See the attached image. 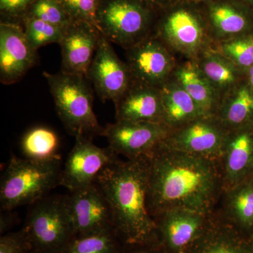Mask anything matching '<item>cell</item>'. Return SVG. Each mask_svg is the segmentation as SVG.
<instances>
[{
	"instance_id": "1",
	"label": "cell",
	"mask_w": 253,
	"mask_h": 253,
	"mask_svg": "<svg viewBox=\"0 0 253 253\" xmlns=\"http://www.w3.org/2000/svg\"><path fill=\"white\" fill-rule=\"evenodd\" d=\"M150 214L181 209L211 214L223 191L219 161L164 147L149 156Z\"/></svg>"
},
{
	"instance_id": "2",
	"label": "cell",
	"mask_w": 253,
	"mask_h": 253,
	"mask_svg": "<svg viewBox=\"0 0 253 253\" xmlns=\"http://www.w3.org/2000/svg\"><path fill=\"white\" fill-rule=\"evenodd\" d=\"M149 156L118 158L100 172L95 183L109 201L113 229L124 246L158 242L154 218L147 207Z\"/></svg>"
},
{
	"instance_id": "3",
	"label": "cell",
	"mask_w": 253,
	"mask_h": 253,
	"mask_svg": "<svg viewBox=\"0 0 253 253\" xmlns=\"http://www.w3.org/2000/svg\"><path fill=\"white\" fill-rule=\"evenodd\" d=\"M154 33L183 60L196 61L214 47L201 6L182 0L159 11Z\"/></svg>"
},
{
	"instance_id": "4",
	"label": "cell",
	"mask_w": 253,
	"mask_h": 253,
	"mask_svg": "<svg viewBox=\"0 0 253 253\" xmlns=\"http://www.w3.org/2000/svg\"><path fill=\"white\" fill-rule=\"evenodd\" d=\"M62 168L60 156L44 161L11 158L1 178V211H11L45 197L60 185Z\"/></svg>"
},
{
	"instance_id": "5",
	"label": "cell",
	"mask_w": 253,
	"mask_h": 253,
	"mask_svg": "<svg viewBox=\"0 0 253 253\" xmlns=\"http://www.w3.org/2000/svg\"><path fill=\"white\" fill-rule=\"evenodd\" d=\"M56 111L70 134L88 137L102 135L104 128L100 126L93 110L94 96L90 82L86 76L44 72Z\"/></svg>"
},
{
	"instance_id": "6",
	"label": "cell",
	"mask_w": 253,
	"mask_h": 253,
	"mask_svg": "<svg viewBox=\"0 0 253 253\" xmlns=\"http://www.w3.org/2000/svg\"><path fill=\"white\" fill-rule=\"evenodd\" d=\"M159 11L142 0H100L96 20L108 41L126 49L154 33Z\"/></svg>"
},
{
	"instance_id": "7",
	"label": "cell",
	"mask_w": 253,
	"mask_h": 253,
	"mask_svg": "<svg viewBox=\"0 0 253 253\" xmlns=\"http://www.w3.org/2000/svg\"><path fill=\"white\" fill-rule=\"evenodd\" d=\"M33 205L22 229L29 253H62L75 236L66 196H45Z\"/></svg>"
},
{
	"instance_id": "8",
	"label": "cell",
	"mask_w": 253,
	"mask_h": 253,
	"mask_svg": "<svg viewBox=\"0 0 253 253\" xmlns=\"http://www.w3.org/2000/svg\"><path fill=\"white\" fill-rule=\"evenodd\" d=\"M229 130L215 116H203L172 129L161 143L164 147L219 161Z\"/></svg>"
},
{
	"instance_id": "9",
	"label": "cell",
	"mask_w": 253,
	"mask_h": 253,
	"mask_svg": "<svg viewBox=\"0 0 253 253\" xmlns=\"http://www.w3.org/2000/svg\"><path fill=\"white\" fill-rule=\"evenodd\" d=\"M126 51L133 82L159 89L172 77L178 63L175 55L154 32Z\"/></svg>"
},
{
	"instance_id": "10",
	"label": "cell",
	"mask_w": 253,
	"mask_h": 253,
	"mask_svg": "<svg viewBox=\"0 0 253 253\" xmlns=\"http://www.w3.org/2000/svg\"><path fill=\"white\" fill-rule=\"evenodd\" d=\"M170 130L164 123L116 121L107 125L102 135L116 154L135 159L151 156Z\"/></svg>"
},
{
	"instance_id": "11",
	"label": "cell",
	"mask_w": 253,
	"mask_h": 253,
	"mask_svg": "<svg viewBox=\"0 0 253 253\" xmlns=\"http://www.w3.org/2000/svg\"><path fill=\"white\" fill-rule=\"evenodd\" d=\"M76 139V144L62 168L60 181V186L70 191L94 183L100 172L118 158L111 148L98 147L86 136H78Z\"/></svg>"
},
{
	"instance_id": "12",
	"label": "cell",
	"mask_w": 253,
	"mask_h": 253,
	"mask_svg": "<svg viewBox=\"0 0 253 253\" xmlns=\"http://www.w3.org/2000/svg\"><path fill=\"white\" fill-rule=\"evenodd\" d=\"M65 196L75 236L113 229L111 206L96 183Z\"/></svg>"
},
{
	"instance_id": "13",
	"label": "cell",
	"mask_w": 253,
	"mask_h": 253,
	"mask_svg": "<svg viewBox=\"0 0 253 253\" xmlns=\"http://www.w3.org/2000/svg\"><path fill=\"white\" fill-rule=\"evenodd\" d=\"M211 214L168 210L155 214L158 242L166 253H185L207 226Z\"/></svg>"
},
{
	"instance_id": "14",
	"label": "cell",
	"mask_w": 253,
	"mask_h": 253,
	"mask_svg": "<svg viewBox=\"0 0 253 253\" xmlns=\"http://www.w3.org/2000/svg\"><path fill=\"white\" fill-rule=\"evenodd\" d=\"M111 42L101 36L87 78L103 101H116L132 84L129 68L118 57Z\"/></svg>"
},
{
	"instance_id": "15",
	"label": "cell",
	"mask_w": 253,
	"mask_h": 253,
	"mask_svg": "<svg viewBox=\"0 0 253 253\" xmlns=\"http://www.w3.org/2000/svg\"><path fill=\"white\" fill-rule=\"evenodd\" d=\"M38 51L30 45L22 25L0 23V81L4 84L19 81L38 61Z\"/></svg>"
},
{
	"instance_id": "16",
	"label": "cell",
	"mask_w": 253,
	"mask_h": 253,
	"mask_svg": "<svg viewBox=\"0 0 253 253\" xmlns=\"http://www.w3.org/2000/svg\"><path fill=\"white\" fill-rule=\"evenodd\" d=\"M102 36L99 28L84 21H72L65 28L59 45L61 72L87 77Z\"/></svg>"
},
{
	"instance_id": "17",
	"label": "cell",
	"mask_w": 253,
	"mask_h": 253,
	"mask_svg": "<svg viewBox=\"0 0 253 253\" xmlns=\"http://www.w3.org/2000/svg\"><path fill=\"white\" fill-rule=\"evenodd\" d=\"M201 7L214 46L253 32V9L240 0H213Z\"/></svg>"
},
{
	"instance_id": "18",
	"label": "cell",
	"mask_w": 253,
	"mask_h": 253,
	"mask_svg": "<svg viewBox=\"0 0 253 253\" xmlns=\"http://www.w3.org/2000/svg\"><path fill=\"white\" fill-rule=\"evenodd\" d=\"M224 190L232 189L253 175V126L229 131L219 160Z\"/></svg>"
},
{
	"instance_id": "19",
	"label": "cell",
	"mask_w": 253,
	"mask_h": 253,
	"mask_svg": "<svg viewBox=\"0 0 253 253\" xmlns=\"http://www.w3.org/2000/svg\"><path fill=\"white\" fill-rule=\"evenodd\" d=\"M116 121L163 123L161 89L134 83L114 103Z\"/></svg>"
},
{
	"instance_id": "20",
	"label": "cell",
	"mask_w": 253,
	"mask_h": 253,
	"mask_svg": "<svg viewBox=\"0 0 253 253\" xmlns=\"http://www.w3.org/2000/svg\"><path fill=\"white\" fill-rule=\"evenodd\" d=\"M250 239L214 212L204 232L185 253H250Z\"/></svg>"
},
{
	"instance_id": "21",
	"label": "cell",
	"mask_w": 253,
	"mask_h": 253,
	"mask_svg": "<svg viewBox=\"0 0 253 253\" xmlns=\"http://www.w3.org/2000/svg\"><path fill=\"white\" fill-rule=\"evenodd\" d=\"M214 212L247 238L253 236V185L248 180L224 190Z\"/></svg>"
},
{
	"instance_id": "22",
	"label": "cell",
	"mask_w": 253,
	"mask_h": 253,
	"mask_svg": "<svg viewBox=\"0 0 253 253\" xmlns=\"http://www.w3.org/2000/svg\"><path fill=\"white\" fill-rule=\"evenodd\" d=\"M172 78L207 116H214L220 99L194 60L178 62Z\"/></svg>"
},
{
	"instance_id": "23",
	"label": "cell",
	"mask_w": 253,
	"mask_h": 253,
	"mask_svg": "<svg viewBox=\"0 0 253 253\" xmlns=\"http://www.w3.org/2000/svg\"><path fill=\"white\" fill-rule=\"evenodd\" d=\"M196 61L220 100L246 78V73L214 47Z\"/></svg>"
},
{
	"instance_id": "24",
	"label": "cell",
	"mask_w": 253,
	"mask_h": 253,
	"mask_svg": "<svg viewBox=\"0 0 253 253\" xmlns=\"http://www.w3.org/2000/svg\"><path fill=\"white\" fill-rule=\"evenodd\" d=\"M161 92L163 123L171 130L203 116H207L172 77L163 84Z\"/></svg>"
},
{
	"instance_id": "25",
	"label": "cell",
	"mask_w": 253,
	"mask_h": 253,
	"mask_svg": "<svg viewBox=\"0 0 253 253\" xmlns=\"http://www.w3.org/2000/svg\"><path fill=\"white\" fill-rule=\"evenodd\" d=\"M214 116L229 131L253 126V93L246 78L221 98Z\"/></svg>"
},
{
	"instance_id": "26",
	"label": "cell",
	"mask_w": 253,
	"mask_h": 253,
	"mask_svg": "<svg viewBox=\"0 0 253 253\" xmlns=\"http://www.w3.org/2000/svg\"><path fill=\"white\" fill-rule=\"evenodd\" d=\"M59 144V137L54 130L38 126L26 131L21 139V148L25 158L44 161L59 157L56 154Z\"/></svg>"
},
{
	"instance_id": "27",
	"label": "cell",
	"mask_w": 253,
	"mask_h": 253,
	"mask_svg": "<svg viewBox=\"0 0 253 253\" xmlns=\"http://www.w3.org/2000/svg\"><path fill=\"white\" fill-rule=\"evenodd\" d=\"M124 246L114 229L75 236L61 253H123Z\"/></svg>"
},
{
	"instance_id": "28",
	"label": "cell",
	"mask_w": 253,
	"mask_h": 253,
	"mask_svg": "<svg viewBox=\"0 0 253 253\" xmlns=\"http://www.w3.org/2000/svg\"><path fill=\"white\" fill-rule=\"evenodd\" d=\"M214 48L245 73L253 65V32L219 43Z\"/></svg>"
},
{
	"instance_id": "29",
	"label": "cell",
	"mask_w": 253,
	"mask_h": 253,
	"mask_svg": "<svg viewBox=\"0 0 253 253\" xmlns=\"http://www.w3.org/2000/svg\"><path fill=\"white\" fill-rule=\"evenodd\" d=\"M22 26L26 39L36 51L47 44H59L65 29L34 18H24Z\"/></svg>"
},
{
	"instance_id": "30",
	"label": "cell",
	"mask_w": 253,
	"mask_h": 253,
	"mask_svg": "<svg viewBox=\"0 0 253 253\" xmlns=\"http://www.w3.org/2000/svg\"><path fill=\"white\" fill-rule=\"evenodd\" d=\"M26 18H37L62 28L72 21L59 0H37L28 9Z\"/></svg>"
},
{
	"instance_id": "31",
	"label": "cell",
	"mask_w": 253,
	"mask_h": 253,
	"mask_svg": "<svg viewBox=\"0 0 253 253\" xmlns=\"http://www.w3.org/2000/svg\"><path fill=\"white\" fill-rule=\"evenodd\" d=\"M72 21H84L98 27L100 0H59Z\"/></svg>"
},
{
	"instance_id": "32",
	"label": "cell",
	"mask_w": 253,
	"mask_h": 253,
	"mask_svg": "<svg viewBox=\"0 0 253 253\" xmlns=\"http://www.w3.org/2000/svg\"><path fill=\"white\" fill-rule=\"evenodd\" d=\"M37 0H0L1 21L22 25L30 7Z\"/></svg>"
},
{
	"instance_id": "33",
	"label": "cell",
	"mask_w": 253,
	"mask_h": 253,
	"mask_svg": "<svg viewBox=\"0 0 253 253\" xmlns=\"http://www.w3.org/2000/svg\"><path fill=\"white\" fill-rule=\"evenodd\" d=\"M0 253H29L27 241L22 229L1 236Z\"/></svg>"
},
{
	"instance_id": "34",
	"label": "cell",
	"mask_w": 253,
	"mask_h": 253,
	"mask_svg": "<svg viewBox=\"0 0 253 253\" xmlns=\"http://www.w3.org/2000/svg\"><path fill=\"white\" fill-rule=\"evenodd\" d=\"M123 253H166L159 243L142 246H124Z\"/></svg>"
},
{
	"instance_id": "35",
	"label": "cell",
	"mask_w": 253,
	"mask_h": 253,
	"mask_svg": "<svg viewBox=\"0 0 253 253\" xmlns=\"http://www.w3.org/2000/svg\"><path fill=\"white\" fill-rule=\"evenodd\" d=\"M145 2L147 3L154 6L158 11H161L165 8L168 7L169 5L173 4L176 0H142Z\"/></svg>"
},
{
	"instance_id": "36",
	"label": "cell",
	"mask_w": 253,
	"mask_h": 253,
	"mask_svg": "<svg viewBox=\"0 0 253 253\" xmlns=\"http://www.w3.org/2000/svg\"><path fill=\"white\" fill-rule=\"evenodd\" d=\"M13 222V217L9 215H1V223H0V231L1 234H4L5 231L8 230L11 227Z\"/></svg>"
},
{
	"instance_id": "37",
	"label": "cell",
	"mask_w": 253,
	"mask_h": 253,
	"mask_svg": "<svg viewBox=\"0 0 253 253\" xmlns=\"http://www.w3.org/2000/svg\"><path fill=\"white\" fill-rule=\"evenodd\" d=\"M246 79L248 84H249L250 88H251V91H252L253 93V65L246 71Z\"/></svg>"
},
{
	"instance_id": "38",
	"label": "cell",
	"mask_w": 253,
	"mask_h": 253,
	"mask_svg": "<svg viewBox=\"0 0 253 253\" xmlns=\"http://www.w3.org/2000/svg\"><path fill=\"white\" fill-rule=\"evenodd\" d=\"M182 1H187V2L199 5V6H203V5L211 2V1H213V0H182Z\"/></svg>"
},
{
	"instance_id": "39",
	"label": "cell",
	"mask_w": 253,
	"mask_h": 253,
	"mask_svg": "<svg viewBox=\"0 0 253 253\" xmlns=\"http://www.w3.org/2000/svg\"><path fill=\"white\" fill-rule=\"evenodd\" d=\"M253 9V0H240Z\"/></svg>"
},
{
	"instance_id": "40",
	"label": "cell",
	"mask_w": 253,
	"mask_h": 253,
	"mask_svg": "<svg viewBox=\"0 0 253 253\" xmlns=\"http://www.w3.org/2000/svg\"><path fill=\"white\" fill-rule=\"evenodd\" d=\"M249 253H253V236L249 240Z\"/></svg>"
},
{
	"instance_id": "41",
	"label": "cell",
	"mask_w": 253,
	"mask_h": 253,
	"mask_svg": "<svg viewBox=\"0 0 253 253\" xmlns=\"http://www.w3.org/2000/svg\"><path fill=\"white\" fill-rule=\"evenodd\" d=\"M249 180H250V181H251V182L252 183L253 185V175L252 177L251 178V179H249Z\"/></svg>"
}]
</instances>
